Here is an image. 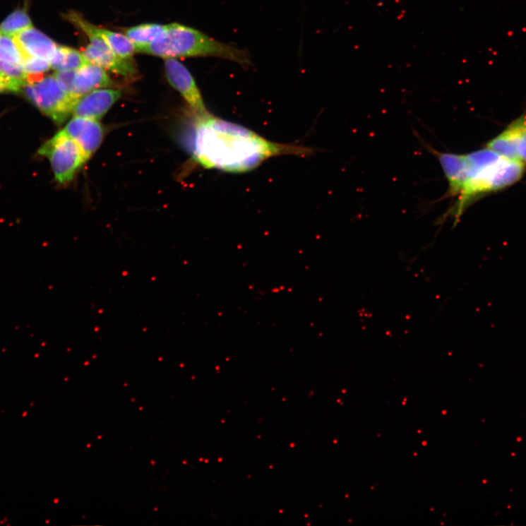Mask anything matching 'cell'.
I'll use <instances>...</instances> for the list:
<instances>
[{"instance_id": "obj_2", "label": "cell", "mask_w": 526, "mask_h": 526, "mask_svg": "<svg viewBox=\"0 0 526 526\" xmlns=\"http://www.w3.org/2000/svg\"><path fill=\"white\" fill-rule=\"evenodd\" d=\"M448 182L446 198H455L443 219L454 220V226L476 201L518 182L525 165L503 157L487 148L467 155L438 153L436 156Z\"/></svg>"}, {"instance_id": "obj_12", "label": "cell", "mask_w": 526, "mask_h": 526, "mask_svg": "<svg viewBox=\"0 0 526 526\" xmlns=\"http://www.w3.org/2000/svg\"><path fill=\"white\" fill-rule=\"evenodd\" d=\"M14 37L26 55L49 61L52 59L59 47L53 40L34 27L20 32Z\"/></svg>"}, {"instance_id": "obj_13", "label": "cell", "mask_w": 526, "mask_h": 526, "mask_svg": "<svg viewBox=\"0 0 526 526\" xmlns=\"http://www.w3.org/2000/svg\"><path fill=\"white\" fill-rule=\"evenodd\" d=\"M90 61L83 53L68 47L59 45L58 49L50 60L52 68L56 71H77L88 64Z\"/></svg>"}, {"instance_id": "obj_11", "label": "cell", "mask_w": 526, "mask_h": 526, "mask_svg": "<svg viewBox=\"0 0 526 526\" xmlns=\"http://www.w3.org/2000/svg\"><path fill=\"white\" fill-rule=\"evenodd\" d=\"M114 85V83L104 69L90 61L76 71L72 97L78 99L94 90Z\"/></svg>"}, {"instance_id": "obj_10", "label": "cell", "mask_w": 526, "mask_h": 526, "mask_svg": "<svg viewBox=\"0 0 526 526\" xmlns=\"http://www.w3.org/2000/svg\"><path fill=\"white\" fill-rule=\"evenodd\" d=\"M119 90L99 89L79 97L73 107L74 116L100 120L121 97Z\"/></svg>"}, {"instance_id": "obj_4", "label": "cell", "mask_w": 526, "mask_h": 526, "mask_svg": "<svg viewBox=\"0 0 526 526\" xmlns=\"http://www.w3.org/2000/svg\"><path fill=\"white\" fill-rule=\"evenodd\" d=\"M22 92L42 113L61 125L73 114L76 99L66 93L54 76L27 83Z\"/></svg>"}, {"instance_id": "obj_18", "label": "cell", "mask_w": 526, "mask_h": 526, "mask_svg": "<svg viewBox=\"0 0 526 526\" xmlns=\"http://www.w3.org/2000/svg\"><path fill=\"white\" fill-rule=\"evenodd\" d=\"M23 68L28 74H44L52 68L50 61L32 56H26L23 64Z\"/></svg>"}, {"instance_id": "obj_22", "label": "cell", "mask_w": 526, "mask_h": 526, "mask_svg": "<svg viewBox=\"0 0 526 526\" xmlns=\"http://www.w3.org/2000/svg\"><path fill=\"white\" fill-rule=\"evenodd\" d=\"M0 117H1V116H0Z\"/></svg>"}, {"instance_id": "obj_20", "label": "cell", "mask_w": 526, "mask_h": 526, "mask_svg": "<svg viewBox=\"0 0 526 526\" xmlns=\"http://www.w3.org/2000/svg\"><path fill=\"white\" fill-rule=\"evenodd\" d=\"M27 83V81L10 78L0 70V83L6 87L10 92H22Z\"/></svg>"}, {"instance_id": "obj_7", "label": "cell", "mask_w": 526, "mask_h": 526, "mask_svg": "<svg viewBox=\"0 0 526 526\" xmlns=\"http://www.w3.org/2000/svg\"><path fill=\"white\" fill-rule=\"evenodd\" d=\"M87 36L90 44L84 49L83 54L90 62L126 78L136 75L137 69L133 59H123L117 56L99 35L96 29L90 31Z\"/></svg>"}, {"instance_id": "obj_9", "label": "cell", "mask_w": 526, "mask_h": 526, "mask_svg": "<svg viewBox=\"0 0 526 526\" xmlns=\"http://www.w3.org/2000/svg\"><path fill=\"white\" fill-rule=\"evenodd\" d=\"M65 132L80 146L88 160L98 150L104 138V128L98 120L74 116Z\"/></svg>"}, {"instance_id": "obj_8", "label": "cell", "mask_w": 526, "mask_h": 526, "mask_svg": "<svg viewBox=\"0 0 526 526\" xmlns=\"http://www.w3.org/2000/svg\"><path fill=\"white\" fill-rule=\"evenodd\" d=\"M487 148L508 160L526 164V112L510 123L486 145Z\"/></svg>"}, {"instance_id": "obj_3", "label": "cell", "mask_w": 526, "mask_h": 526, "mask_svg": "<svg viewBox=\"0 0 526 526\" xmlns=\"http://www.w3.org/2000/svg\"><path fill=\"white\" fill-rule=\"evenodd\" d=\"M136 52L164 59L213 56L238 63L248 68L252 65L250 55L243 49L222 43L208 35L178 23L167 25L165 32L152 44Z\"/></svg>"}, {"instance_id": "obj_5", "label": "cell", "mask_w": 526, "mask_h": 526, "mask_svg": "<svg viewBox=\"0 0 526 526\" xmlns=\"http://www.w3.org/2000/svg\"><path fill=\"white\" fill-rule=\"evenodd\" d=\"M38 154L49 159L55 180L61 185L71 183L88 161L78 144L64 130L42 145Z\"/></svg>"}, {"instance_id": "obj_6", "label": "cell", "mask_w": 526, "mask_h": 526, "mask_svg": "<svg viewBox=\"0 0 526 526\" xmlns=\"http://www.w3.org/2000/svg\"><path fill=\"white\" fill-rule=\"evenodd\" d=\"M165 69L168 82L181 95L193 116L208 114L201 92L191 72L174 58L165 59Z\"/></svg>"}, {"instance_id": "obj_21", "label": "cell", "mask_w": 526, "mask_h": 526, "mask_svg": "<svg viewBox=\"0 0 526 526\" xmlns=\"http://www.w3.org/2000/svg\"><path fill=\"white\" fill-rule=\"evenodd\" d=\"M10 92L6 87L0 83V94Z\"/></svg>"}, {"instance_id": "obj_14", "label": "cell", "mask_w": 526, "mask_h": 526, "mask_svg": "<svg viewBox=\"0 0 526 526\" xmlns=\"http://www.w3.org/2000/svg\"><path fill=\"white\" fill-rule=\"evenodd\" d=\"M167 25L159 24H143L126 30L125 35L132 42L135 49L149 45L159 38L166 30Z\"/></svg>"}, {"instance_id": "obj_19", "label": "cell", "mask_w": 526, "mask_h": 526, "mask_svg": "<svg viewBox=\"0 0 526 526\" xmlns=\"http://www.w3.org/2000/svg\"><path fill=\"white\" fill-rule=\"evenodd\" d=\"M76 72V71H56L54 75L63 91L71 97Z\"/></svg>"}, {"instance_id": "obj_16", "label": "cell", "mask_w": 526, "mask_h": 526, "mask_svg": "<svg viewBox=\"0 0 526 526\" xmlns=\"http://www.w3.org/2000/svg\"><path fill=\"white\" fill-rule=\"evenodd\" d=\"M26 56L14 36L0 32V61L23 66Z\"/></svg>"}, {"instance_id": "obj_17", "label": "cell", "mask_w": 526, "mask_h": 526, "mask_svg": "<svg viewBox=\"0 0 526 526\" xmlns=\"http://www.w3.org/2000/svg\"><path fill=\"white\" fill-rule=\"evenodd\" d=\"M32 20L25 9H17L0 24V32L15 36L18 33L32 28Z\"/></svg>"}, {"instance_id": "obj_1", "label": "cell", "mask_w": 526, "mask_h": 526, "mask_svg": "<svg viewBox=\"0 0 526 526\" xmlns=\"http://www.w3.org/2000/svg\"><path fill=\"white\" fill-rule=\"evenodd\" d=\"M194 117L191 153L195 162L206 170L244 174L273 157L312 153L306 147L273 142L209 112Z\"/></svg>"}, {"instance_id": "obj_15", "label": "cell", "mask_w": 526, "mask_h": 526, "mask_svg": "<svg viewBox=\"0 0 526 526\" xmlns=\"http://www.w3.org/2000/svg\"><path fill=\"white\" fill-rule=\"evenodd\" d=\"M97 32L117 56L123 59H132L136 49L127 36L98 27Z\"/></svg>"}]
</instances>
